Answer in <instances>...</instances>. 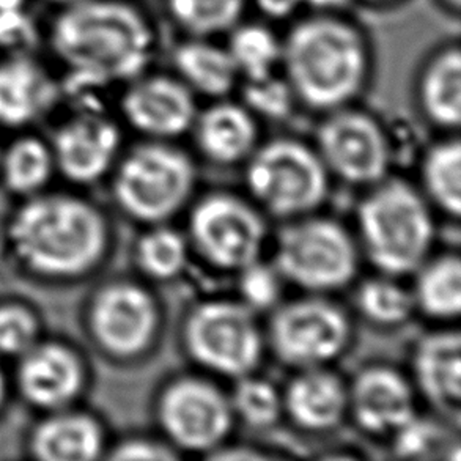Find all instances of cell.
Returning a JSON list of instances; mask_svg holds the SVG:
<instances>
[{"mask_svg": "<svg viewBox=\"0 0 461 461\" xmlns=\"http://www.w3.org/2000/svg\"><path fill=\"white\" fill-rule=\"evenodd\" d=\"M41 41L63 95L101 98L156 65L162 32L144 0H63L44 19Z\"/></svg>", "mask_w": 461, "mask_h": 461, "instance_id": "1", "label": "cell"}, {"mask_svg": "<svg viewBox=\"0 0 461 461\" xmlns=\"http://www.w3.org/2000/svg\"><path fill=\"white\" fill-rule=\"evenodd\" d=\"M375 71L374 38L347 6L309 8L282 29L281 75L307 113L323 115L359 103Z\"/></svg>", "mask_w": 461, "mask_h": 461, "instance_id": "2", "label": "cell"}, {"mask_svg": "<svg viewBox=\"0 0 461 461\" xmlns=\"http://www.w3.org/2000/svg\"><path fill=\"white\" fill-rule=\"evenodd\" d=\"M10 243L33 273L84 275L104 257L106 221L94 205L73 195H38L21 206L10 224Z\"/></svg>", "mask_w": 461, "mask_h": 461, "instance_id": "3", "label": "cell"}, {"mask_svg": "<svg viewBox=\"0 0 461 461\" xmlns=\"http://www.w3.org/2000/svg\"><path fill=\"white\" fill-rule=\"evenodd\" d=\"M361 256L383 275H412L431 254L437 229L431 205L410 181L389 176L368 187L356 210Z\"/></svg>", "mask_w": 461, "mask_h": 461, "instance_id": "4", "label": "cell"}, {"mask_svg": "<svg viewBox=\"0 0 461 461\" xmlns=\"http://www.w3.org/2000/svg\"><path fill=\"white\" fill-rule=\"evenodd\" d=\"M197 168L175 140L144 139L126 151L113 175V197L140 224H168L191 203Z\"/></svg>", "mask_w": 461, "mask_h": 461, "instance_id": "5", "label": "cell"}, {"mask_svg": "<svg viewBox=\"0 0 461 461\" xmlns=\"http://www.w3.org/2000/svg\"><path fill=\"white\" fill-rule=\"evenodd\" d=\"M244 168L250 200L284 222L317 212L330 194V175L317 150L294 136L260 142Z\"/></svg>", "mask_w": 461, "mask_h": 461, "instance_id": "6", "label": "cell"}, {"mask_svg": "<svg viewBox=\"0 0 461 461\" xmlns=\"http://www.w3.org/2000/svg\"><path fill=\"white\" fill-rule=\"evenodd\" d=\"M361 257L355 235L340 221L312 212L285 221L271 262L285 284L330 294L355 281Z\"/></svg>", "mask_w": 461, "mask_h": 461, "instance_id": "7", "label": "cell"}, {"mask_svg": "<svg viewBox=\"0 0 461 461\" xmlns=\"http://www.w3.org/2000/svg\"><path fill=\"white\" fill-rule=\"evenodd\" d=\"M181 348L205 374L237 380L254 374L267 351L256 312L240 300L194 304L181 321Z\"/></svg>", "mask_w": 461, "mask_h": 461, "instance_id": "8", "label": "cell"}, {"mask_svg": "<svg viewBox=\"0 0 461 461\" xmlns=\"http://www.w3.org/2000/svg\"><path fill=\"white\" fill-rule=\"evenodd\" d=\"M267 349L287 367H328L349 348L353 323L330 294L282 301L263 328Z\"/></svg>", "mask_w": 461, "mask_h": 461, "instance_id": "9", "label": "cell"}, {"mask_svg": "<svg viewBox=\"0 0 461 461\" xmlns=\"http://www.w3.org/2000/svg\"><path fill=\"white\" fill-rule=\"evenodd\" d=\"M156 424L178 454L206 458L227 444L237 424L229 393L206 375L183 374L168 378L155 397Z\"/></svg>", "mask_w": 461, "mask_h": 461, "instance_id": "10", "label": "cell"}, {"mask_svg": "<svg viewBox=\"0 0 461 461\" xmlns=\"http://www.w3.org/2000/svg\"><path fill=\"white\" fill-rule=\"evenodd\" d=\"M187 243L212 268L237 273L262 258L268 241L265 214L252 200L212 191L189 206Z\"/></svg>", "mask_w": 461, "mask_h": 461, "instance_id": "11", "label": "cell"}, {"mask_svg": "<svg viewBox=\"0 0 461 461\" xmlns=\"http://www.w3.org/2000/svg\"><path fill=\"white\" fill-rule=\"evenodd\" d=\"M318 117L312 145L330 176L364 187L386 178L393 147L386 126L375 113L356 103Z\"/></svg>", "mask_w": 461, "mask_h": 461, "instance_id": "12", "label": "cell"}, {"mask_svg": "<svg viewBox=\"0 0 461 461\" xmlns=\"http://www.w3.org/2000/svg\"><path fill=\"white\" fill-rule=\"evenodd\" d=\"M90 326L96 342L109 355L138 359L159 342L162 307L158 296L140 282H111L95 296Z\"/></svg>", "mask_w": 461, "mask_h": 461, "instance_id": "13", "label": "cell"}, {"mask_svg": "<svg viewBox=\"0 0 461 461\" xmlns=\"http://www.w3.org/2000/svg\"><path fill=\"white\" fill-rule=\"evenodd\" d=\"M68 117L57 128L52 155L69 180L92 183L106 175L120 156L122 132L101 98L63 96Z\"/></svg>", "mask_w": 461, "mask_h": 461, "instance_id": "14", "label": "cell"}, {"mask_svg": "<svg viewBox=\"0 0 461 461\" xmlns=\"http://www.w3.org/2000/svg\"><path fill=\"white\" fill-rule=\"evenodd\" d=\"M120 117L131 130L151 140L186 136L200 101L168 68L153 65L117 90Z\"/></svg>", "mask_w": 461, "mask_h": 461, "instance_id": "15", "label": "cell"}, {"mask_svg": "<svg viewBox=\"0 0 461 461\" xmlns=\"http://www.w3.org/2000/svg\"><path fill=\"white\" fill-rule=\"evenodd\" d=\"M62 98V77L44 52H0V126L32 125L52 113Z\"/></svg>", "mask_w": 461, "mask_h": 461, "instance_id": "16", "label": "cell"}, {"mask_svg": "<svg viewBox=\"0 0 461 461\" xmlns=\"http://www.w3.org/2000/svg\"><path fill=\"white\" fill-rule=\"evenodd\" d=\"M411 378L384 364L359 370L348 383V418L372 437H393L418 418Z\"/></svg>", "mask_w": 461, "mask_h": 461, "instance_id": "17", "label": "cell"}, {"mask_svg": "<svg viewBox=\"0 0 461 461\" xmlns=\"http://www.w3.org/2000/svg\"><path fill=\"white\" fill-rule=\"evenodd\" d=\"M412 104L424 123L456 134L461 123V43L444 38L425 52L414 68Z\"/></svg>", "mask_w": 461, "mask_h": 461, "instance_id": "18", "label": "cell"}, {"mask_svg": "<svg viewBox=\"0 0 461 461\" xmlns=\"http://www.w3.org/2000/svg\"><path fill=\"white\" fill-rule=\"evenodd\" d=\"M260 123L233 95L200 106L187 134L205 161L231 167L248 161L262 142Z\"/></svg>", "mask_w": 461, "mask_h": 461, "instance_id": "19", "label": "cell"}, {"mask_svg": "<svg viewBox=\"0 0 461 461\" xmlns=\"http://www.w3.org/2000/svg\"><path fill=\"white\" fill-rule=\"evenodd\" d=\"M411 383L435 411L460 422L461 336L460 330H438L425 334L411 355Z\"/></svg>", "mask_w": 461, "mask_h": 461, "instance_id": "20", "label": "cell"}, {"mask_svg": "<svg viewBox=\"0 0 461 461\" xmlns=\"http://www.w3.org/2000/svg\"><path fill=\"white\" fill-rule=\"evenodd\" d=\"M284 418L307 433L336 430L348 418V383L328 367L296 370L282 389Z\"/></svg>", "mask_w": 461, "mask_h": 461, "instance_id": "21", "label": "cell"}, {"mask_svg": "<svg viewBox=\"0 0 461 461\" xmlns=\"http://www.w3.org/2000/svg\"><path fill=\"white\" fill-rule=\"evenodd\" d=\"M21 357L19 389L32 405L59 411L81 393L86 374L73 349L59 343H35Z\"/></svg>", "mask_w": 461, "mask_h": 461, "instance_id": "22", "label": "cell"}, {"mask_svg": "<svg viewBox=\"0 0 461 461\" xmlns=\"http://www.w3.org/2000/svg\"><path fill=\"white\" fill-rule=\"evenodd\" d=\"M167 68L199 101L233 96L241 82L222 38L176 37Z\"/></svg>", "mask_w": 461, "mask_h": 461, "instance_id": "23", "label": "cell"}, {"mask_svg": "<svg viewBox=\"0 0 461 461\" xmlns=\"http://www.w3.org/2000/svg\"><path fill=\"white\" fill-rule=\"evenodd\" d=\"M35 456L46 461H90L104 450L101 425L81 412H62L38 425L32 437Z\"/></svg>", "mask_w": 461, "mask_h": 461, "instance_id": "24", "label": "cell"}, {"mask_svg": "<svg viewBox=\"0 0 461 461\" xmlns=\"http://www.w3.org/2000/svg\"><path fill=\"white\" fill-rule=\"evenodd\" d=\"M222 41L241 82L262 81L281 73L282 29L275 21L248 14Z\"/></svg>", "mask_w": 461, "mask_h": 461, "instance_id": "25", "label": "cell"}, {"mask_svg": "<svg viewBox=\"0 0 461 461\" xmlns=\"http://www.w3.org/2000/svg\"><path fill=\"white\" fill-rule=\"evenodd\" d=\"M414 309L437 321H452L461 313V258L456 252L429 256L412 271Z\"/></svg>", "mask_w": 461, "mask_h": 461, "instance_id": "26", "label": "cell"}, {"mask_svg": "<svg viewBox=\"0 0 461 461\" xmlns=\"http://www.w3.org/2000/svg\"><path fill=\"white\" fill-rule=\"evenodd\" d=\"M176 37L224 38L252 10L250 0H159Z\"/></svg>", "mask_w": 461, "mask_h": 461, "instance_id": "27", "label": "cell"}, {"mask_svg": "<svg viewBox=\"0 0 461 461\" xmlns=\"http://www.w3.org/2000/svg\"><path fill=\"white\" fill-rule=\"evenodd\" d=\"M420 193L438 212L449 218H460L461 142L456 132L446 134L422 156Z\"/></svg>", "mask_w": 461, "mask_h": 461, "instance_id": "28", "label": "cell"}, {"mask_svg": "<svg viewBox=\"0 0 461 461\" xmlns=\"http://www.w3.org/2000/svg\"><path fill=\"white\" fill-rule=\"evenodd\" d=\"M191 248L183 231L172 225H149L139 238L134 258L140 273L153 282H170L186 271Z\"/></svg>", "mask_w": 461, "mask_h": 461, "instance_id": "29", "label": "cell"}, {"mask_svg": "<svg viewBox=\"0 0 461 461\" xmlns=\"http://www.w3.org/2000/svg\"><path fill=\"white\" fill-rule=\"evenodd\" d=\"M397 279L395 276L378 273L364 279L356 288V311L368 323L380 328H397L416 312L410 288L403 287Z\"/></svg>", "mask_w": 461, "mask_h": 461, "instance_id": "30", "label": "cell"}, {"mask_svg": "<svg viewBox=\"0 0 461 461\" xmlns=\"http://www.w3.org/2000/svg\"><path fill=\"white\" fill-rule=\"evenodd\" d=\"M0 162L6 186L23 195L37 194L56 167L50 145L31 136L14 140L4 155L0 153Z\"/></svg>", "mask_w": 461, "mask_h": 461, "instance_id": "31", "label": "cell"}, {"mask_svg": "<svg viewBox=\"0 0 461 461\" xmlns=\"http://www.w3.org/2000/svg\"><path fill=\"white\" fill-rule=\"evenodd\" d=\"M229 399L235 420L254 430L271 429L284 418L281 389L257 372L233 380Z\"/></svg>", "mask_w": 461, "mask_h": 461, "instance_id": "32", "label": "cell"}, {"mask_svg": "<svg viewBox=\"0 0 461 461\" xmlns=\"http://www.w3.org/2000/svg\"><path fill=\"white\" fill-rule=\"evenodd\" d=\"M235 96L260 122L287 119L294 109H300L281 73L262 81L241 82Z\"/></svg>", "mask_w": 461, "mask_h": 461, "instance_id": "33", "label": "cell"}, {"mask_svg": "<svg viewBox=\"0 0 461 461\" xmlns=\"http://www.w3.org/2000/svg\"><path fill=\"white\" fill-rule=\"evenodd\" d=\"M237 276L240 301L257 315L262 312L269 313L281 304L285 281L273 262H263L258 258L237 271Z\"/></svg>", "mask_w": 461, "mask_h": 461, "instance_id": "34", "label": "cell"}, {"mask_svg": "<svg viewBox=\"0 0 461 461\" xmlns=\"http://www.w3.org/2000/svg\"><path fill=\"white\" fill-rule=\"evenodd\" d=\"M37 320L19 306L0 307V356H23L37 343Z\"/></svg>", "mask_w": 461, "mask_h": 461, "instance_id": "35", "label": "cell"}, {"mask_svg": "<svg viewBox=\"0 0 461 461\" xmlns=\"http://www.w3.org/2000/svg\"><path fill=\"white\" fill-rule=\"evenodd\" d=\"M113 460H176L180 454L166 441L153 438H130L115 446L111 454Z\"/></svg>", "mask_w": 461, "mask_h": 461, "instance_id": "36", "label": "cell"}, {"mask_svg": "<svg viewBox=\"0 0 461 461\" xmlns=\"http://www.w3.org/2000/svg\"><path fill=\"white\" fill-rule=\"evenodd\" d=\"M406 0H349V4L361 5L367 10H391L405 4Z\"/></svg>", "mask_w": 461, "mask_h": 461, "instance_id": "37", "label": "cell"}, {"mask_svg": "<svg viewBox=\"0 0 461 461\" xmlns=\"http://www.w3.org/2000/svg\"><path fill=\"white\" fill-rule=\"evenodd\" d=\"M435 5L450 18H460L461 0H433Z\"/></svg>", "mask_w": 461, "mask_h": 461, "instance_id": "38", "label": "cell"}, {"mask_svg": "<svg viewBox=\"0 0 461 461\" xmlns=\"http://www.w3.org/2000/svg\"><path fill=\"white\" fill-rule=\"evenodd\" d=\"M4 393H5V383H4V376H2V372H0V403L4 400Z\"/></svg>", "mask_w": 461, "mask_h": 461, "instance_id": "39", "label": "cell"}]
</instances>
